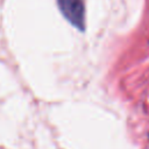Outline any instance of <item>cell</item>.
Instances as JSON below:
<instances>
[{"mask_svg":"<svg viewBox=\"0 0 149 149\" xmlns=\"http://www.w3.org/2000/svg\"><path fill=\"white\" fill-rule=\"evenodd\" d=\"M58 7L64 17L74 27L85 28V7L81 0H57Z\"/></svg>","mask_w":149,"mask_h":149,"instance_id":"6da1fadb","label":"cell"}]
</instances>
